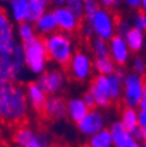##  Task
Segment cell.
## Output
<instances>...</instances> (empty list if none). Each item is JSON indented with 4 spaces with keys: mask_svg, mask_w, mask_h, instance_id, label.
Returning <instances> with one entry per match:
<instances>
[{
    "mask_svg": "<svg viewBox=\"0 0 146 147\" xmlns=\"http://www.w3.org/2000/svg\"><path fill=\"white\" fill-rule=\"evenodd\" d=\"M29 110L24 87L20 83L0 86V122L21 125L29 116Z\"/></svg>",
    "mask_w": 146,
    "mask_h": 147,
    "instance_id": "obj_1",
    "label": "cell"
},
{
    "mask_svg": "<svg viewBox=\"0 0 146 147\" xmlns=\"http://www.w3.org/2000/svg\"><path fill=\"white\" fill-rule=\"evenodd\" d=\"M42 40L49 61L55 63L58 67H66L75 51V45L70 34L57 30L43 37Z\"/></svg>",
    "mask_w": 146,
    "mask_h": 147,
    "instance_id": "obj_2",
    "label": "cell"
},
{
    "mask_svg": "<svg viewBox=\"0 0 146 147\" xmlns=\"http://www.w3.org/2000/svg\"><path fill=\"white\" fill-rule=\"evenodd\" d=\"M21 43H16L11 50L0 53V79L4 83H18L25 72Z\"/></svg>",
    "mask_w": 146,
    "mask_h": 147,
    "instance_id": "obj_3",
    "label": "cell"
},
{
    "mask_svg": "<svg viewBox=\"0 0 146 147\" xmlns=\"http://www.w3.org/2000/svg\"><path fill=\"white\" fill-rule=\"evenodd\" d=\"M22 55H24L25 68L29 70L33 75L38 76L48 70L49 58L43 45V40L36 36L32 40L21 43Z\"/></svg>",
    "mask_w": 146,
    "mask_h": 147,
    "instance_id": "obj_4",
    "label": "cell"
},
{
    "mask_svg": "<svg viewBox=\"0 0 146 147\" xmlns=\"http://www.w3.org/2000/svg\"><path fill=\"white\" fill-rule=\"evenodd\" d=\"M84 22L92 29L94 37L108 41L116 34V17L108 8L100 7L90 17L84 18Z\"/></svg>",
    "mask_w": 146,
    "mask_h": 147,
    "instance_id": "obj_5",
    "label": "cell"
},
{
    "mask_svg": "<svg viewBox=\"0 0 146 147\" xmlns=\"http://www.w3.org/2000/svg\"><path fill=\"white\" fill-rule=\"evenodd\" d=\"M146 97V86L143 76L126 71L122 79V96L124 107L137 108L138 104Z\"/></svg>",
    "mask_w": 146,
    "mask_h": 147,
    "instance_id": "obj_6",
    "label": "cell"
},
{
    "mask_svg": "<svg viewBox=\"0 0 146 147\" xmlns=\"http://www.w3.org/2000/svg\"><path fill=\"white\" fill-rule=\"evenodd\" d=\"M12 142L16 147H49L52 138L43 130H36L29 125H17L13 130Z\"/></svg>",
    "mask_w": 146,
    "mask_h": 147,
    "instance_id": "obj_7",
    "label": "cell"
},
{
    "mask_svg": "<svg viewBox=\"0 0 146 147\" xmlns=\"http://www.w3.org/2000/svg\"><path fill=\"white\" fill-rule=\"evenodd\" d=\"M67 67V74L73 80L78 83H86L91 79L94 74V61L87 51H74Z\"/></svg>",
    "mask_w": 146,
    "mask_h": 147,
    "instance_id": "obj_8",
    "label": "cell"
},
{
    "mask_svg": "<svg viewBox=\"0 0 146 147\" xmlns=\"http://www.w3.org/2000/svg\"><path fill=\"white\" fill-rule=\"evenodd\" d=\"M36 83L45 91L48 96L59 95V92L66 86V74L61 68L46 70L43 74L37 76Z\"/></svg>",
    "mask_w": 146,
    "mask_h": 147,
    "instance_id": "obj_9",
    "label": "cell"
},
{
    "mask_svg": "<svg viewBox=\"0 0 146 147\" xmlns=\"http://www.w3.org/2000/svg\"><path fill=\"white\" fill-rule=\"evenodd\" d=\"M107 127V119L104 113L100 109L94 108L87 112L84 117L80 119L79 122H76V129L82 135L90 138L91 135L99 133L100 130Z\"/></svg>",
    "mask_w": 146,
    "mask_h": 147,
    "instance_id": "obj_10",
    "label": "cell"
},
{
    "mask_svg": "<svg viewBox=\"0 0 146 147\" xmlns=\"http://www.w3.org/2000/svg\"><path fill=\"white\" fill-rule=\"evenodd\" d=\"M88 92L92 95L95 100V107L97 109H107L113 104L109 95V87L107 75H96L94 76L92 82L90 83Z\"/></svg>",
    "mask_w": 146,
    "mask_h": 147,
    "instance_id": "obj_11",
    "label": "cell"
},
{
    "mask_svg": "<svg viewBox=\"0 0 146 147\" xmlns=\"http://www.w3.org/2000/svg\"><path fill=\"white\" fill-rule=\"evenodd\" d=\"M52 13L55 18V24H57L58 32L71 34L79 29V25L82 20L73 11H70V9L67 8V7H65V5L54 7Z\"/></svg>",
    "mask_w": 146,
    "mask_h": 147,
    "instance_id": "obj_12",
    "label": "cell"
},
{
    "mask_svg": "<svg viewBox=\"0 0 146 147\" xmlns=\"http://www.w3.org/2000/svg\"><path fill=\"white\" fill-rule=\"evenodd\" d=\"M108 47H109V58L117 67H124L128 64V62L130 61V50L128 49L126 42L121 36L115 34L108 41Z\"/></svg>",
    "mask_w": 146,
    "mask_h": 147,
    "instance_id": "obj_13",
    "label": "cell"
},
{
    "mask_svg": "<svg viewBox=\"0 0 146 147\" xmlns=\"http://www.w3.org/2000/svg\"><path fill=\"white\" fill-rule=\"evenodd\" d=\"M17 43L12 20L0 8V53L8 51Z\"/></svg>",
    "mask_w": 146,
    "mask_h": 147,
    "instance_id": "obj_14",
    "label": "cell"
},
{
    "mask_svg": "<svg viewBox=\"0 0 146 147\" xmlns=\"http://www.w3.org/2000/svg\"><path fill=\"white\" fill-rule=\"evenodd\" d=\"M41 114L50 121H61L66 118V100L59 95L48 96Z\"/></svg>",
    "mask_w": 146,
    "mask_h": 147,
    "instance_id": "obj_15",
    "label": "cell"
},
{
    "mask_svg": "<svg viewBox=\"0 0 146 147\" xmlns=\"http://www.w3.org/2000/svg\"><path fill=\"white\" fill-rule=\"evenodd\" d=\"M24 91H25V97H26L29 109L41 114L43 107H45L46 98H48V95L45 93V91L37 84L36 80L28 83L25 86Z\"/></svg>",
    "mask_w": 146,
    "mask_h": 147,
    "instance_id": "obj_16",
    "label": "cell"
},
{
    "mask_svg": "<svg viewBox=\"0 0 146 147\" xmlns=\"http://www.w3.org/2000/svg\"><path fill=\"white\" fill-rule=\"evenodd\" d=\"M112 137L113 147H141L142 143H138L130 135V133L121 125L120 121H115L108 127Z\"/></svg>",
    "mask_w": 146,
    "mask_h": 147,
    "instance_id": "obj_17",
    "label": "cell"
},
{
    "mask_svg": "<svg viewBox=\"0 0 146 147\" xmlns=\"http://www.w3.org/2000/svg\"><path fill=\"white\" fill-rule=\"evenodd\" d=\"M8 13L12 22L20 24L22 21H28L29 17V4L28 0H9L8 3Z\"/></svg>",
    "mask_w": 146,
    "mask_h": 147,
    "instance_id": "obj_18",
    "label": "cell"
},
{
    "mask_svg": "<svg viewBox=\"0 0 146 147\" xmlns=\"http://www.w3.org/2000/svg\"><path fill=\"white\" fill-rule=\"evenodd\" d=\"M126 71L124 67H116L115 72L111 75H107V80H108V87H109V95L112 102H117L121 100L122 96V79Z\"/></svg>",
    "mask_w": 146,
    "mask_h": 147,
    "instance_id": "obj_19",
    "label": "cell"
},
{
    "mask_svg": "<svg viewBox=\"0 0 146 147\" xmlns=\"http://www.w3.org/2000/svg\"><path fill=\"white\" fill-rule=\"evenodd\" d=\"M88 110L82 97H73L66 101V117L74 123L79 122Z\"/></svg>",
    "mask_w": 146,
    "mask_h": 147,
    "instance_id": "obj_20",
    "label": "cell"
},
{
    "mask_svg": "<svg viewBox=\"0 0 146 147\" xmlns=\"http://www.w3.org/2000/svg\"><path fill=\"white\" fill-rule=\"evenodd\" d=\"M34 30H36V34L41 38L49 36L52 33H55L58 30L57 24H55V18L53 16L52 11H48L46 13H43L40 18H37L36 21L33 22Z\"/></svg>",
    "mask_w": 146,
    "mask_h": 147,
    "instance_id": "obj_21",
    "label": "cell"
},
{
    "mask_svg": "<svg viewBox=\"0 0 146 147\" xmlns=\"http://www.w3.org/2000/svg\"><path fill=\"white\" fill-rule=\"evenodd\" d=\"M122 38L125 40L126 46L130 50V53H137L138 54L145 47V33L134 29V28H130Z\"/></svg>",
    "mask_w": 146,
    "mask_h": 147,
    "instance_id": "obj_22",
    "label": "cell"
},
{
    "mask_svg": "<svg viewBox=\"0 0 146 147\" xmlns=\"http://www.w3.org/2000/svg\"><path fill=\"white\" fill-rule=\"evenodd\" d=\"M86 147H113L112 137L108 130V127L100 130L99 133L91 135L87 141V146Z\"/></svg>",
    "mask_w": 146,
    "mask_h": 147,
    "instance_id": "obj_23",
    "label": "cell"
},
{
    "mask_svg": "<svg viewBox=\"0 0 146 147\" xmlns=\"http://www.w3.org/2000/svg\"><path fill=\"white\" fill-rule=\"evenodd\" d=\"M90 46H91V53H92V59L96 58H108L109 57V47H108V42L97 37H92L90 40Z\"/></svg>",
    "mask_w": 146,
    "mask_h": 147,
    "instance_id": "obj_24",
    "label": "cell"
},
{
    "mask_svg": "<svg viewBox=\"0 0 146 147\" xmlns=\"http://www.w3.org/2000/svg\"><path fill=\"white\" fill-rule=\"evenodd\" d=\"M120 122L124 126L128 131H132L137 123V109L136 108H129V107H124L121 109V118Z\"/></svg>",
    "mask_w": 146,
    "mask_h": 147,
    "instance_id": "obj_25",
    "label": "cell"
},
{
    "mask_svg": "<svg viewBox=\"0 0 146 147\" xmlns=\"http://www.w3.org/2000/svg\"><path fill=\"white\" fill-rule=\"evenodd\" d=\"M29 4V17L28 21L33 24L37 18H40L43 13L48 12V5L43 0H28Z\"/></svg>",
    "mask_w": 146,
    "mask_h": 147,
    "instance_id": "obj_26",
    "label": "cell"
},
{
    "mask_svg": "<svg viewBox=\"0 0 146 147\" xmlns=\"http://www.w3.org/2000/svg\"><path fill=\"white\" fill-rule=\"evenodd\" d=\"M92 61H94V71H96L97 75H111L115 72L116 67H117L109 57L108 58H96Z\"/></svg>",
    "mask_w": 146,
    "mask_h": 147,
    "instance_id": "obj_27",
    "label": "cell"
},
{
    "mask_svg": "<svg viewBox=\"0 0 146 147\" xmlns=\"http://www.w3.org/2000/svg\"><path fill=\"white\" fill-rule=\"evenodd\" d=\"M15 33L17 34L18 40L21 41L20 43L22 42H26V41L32 40L33 37H36V30H34V26L32 22L29 21H22L20 24H17V28H16Z\"/></svg>",
    "mask_w": 146,
    "mask_h": 147,
    "instance_id": "obj_28",
    "label": "cell"
},
{
    "mask_svg": "<svg viewBox=\"0 0 146 147\" xmlns=\"http://www.w3.org/2000/svg\"><path fill=\"white\" fill-rule=\"evenodd\" d=\"M145 71H146L145 59H143L142 55L137 54L133 59H132V72L138 74V75L143 76V75H145Z\"/></svg>",
    "mask_w": 146,
    "mask_h": 147,
    "instance_id": "obj_29",
    "label": "cell"
},
{
    "mask_svg": "<svg viewBox=\"0 0 146 147\" xmlns=\"http://www.w3.org/2000/svg\"><path fill=\"white\" fill-rule=\"evenodd\" d=\"M99 8H100V4L97 3L96 0H83V18L82 20L90 17Z\"/></svg>",
    "mask_w": 146,
    "mask_h": 147,
    "instance_id": "obj_30",
    "label": "cell"
},
{
    "mask_svg": "<svg viewBox=\"0 0 146 147\" xmlns=\"http://www.w3.org/2000/svg\"><path fill=\"white\" fill-rule=\"evenodd\" d=\"M65 7L73 11L80 20L83 18V0H65Z\"/></svg>",
    "mask_w": 146,
    "mask_h": 147,
    "instance_id": "obj_31",
    "label": "cell"
},
{
    "mask_svg": "<svg viewBox=\"0 0 146 147\" xmlns=\"http://www.w3.org/2000/svg\"><path fill=\"white\" fill-rule=\"evenodd\" d=\"M130 26L145 33V30H146V16H145V12H141L140 11V12L136 13L134 17H133V22H132Z\"/></svg>",
    "mask_w": 146,
    "mask_h": 147,
    "instance_id": "obj_32",
    "label": "cell"
},
{
    "mask_svg": "<svg viewBox=\"0 0 146 147\" xmlns=\"http://www.w3.org/2000/svg\"><path fill=\"white\" fill-rule=\"evenodd\" d=\"M129 133H130V135L138 142V143H145V141H146V127H141V126L137 125L132 131H129Z\"/></svg>",
    "mask_w": 146,
    "mask_h": 147,
    "instance_id": "obj_33",
    "label": "cell"
},
{
    "mask_svg": "<svg viewBox=\"0 0 146 147\" xmlns=\"http://www.w3.org/2000/svg\"><path fill=\"white\" fill-rule=\"evenodd\" d=\"M130 24L128 21H125V20H121V21H116V34H119V36L124 37L125 33L130 29Z\"/></svg>",
    "mask_w": 146,
    "mask_h": 147,
    "instance_id": "obj_34",
    "label": "cell"
},
{
    "mask_svg": "<svg viewBox=\"0 0 146 147\" xmlns=\"http://www.w3.org/2000/svg\"><path fill=\"white\" fill-rule=\"evenodd\" d=\"M137 109V123L141 127H146V108H136Z\"/></svg>",
    "mask_w": 146,
    "mask_h": 147,
    "instance_id": "obj_35",
    "label": "cell"
},
{
    "mask_svg": "<svg viewBox=\"0 0 146 147\" xmlns=\"http://www.w3.org/2000/svg\"><path fill=\"white\" fill-rule=\"evenodd\" d=\"M82 100L84 101V104L87 105V108H88V109H94V108H96V107H95V100H94V97H92V95L88 91L84 92V95H83Z\"/></svg>",
    "mask_w": 146,
    "mask_h": 147,
    "instance_id": "obj_36",
    "label": "cell"
},
{
    "mask_svg": "<svg viewBox=\"0 0 146 147\" xmlns=\"http://www.w3.org/2000/svg\"><path fill=\"white\" fill-rule=\"evenodd\" d=\"M121 1L126 7H129V8H132V9H140L141 0H121Z\"/></svg>",
    "mask_w": 146,
    "mask_h": 147,
    "instance_id": "obj_37",
    "label": "cell"
},
{
    "mask_svg": "<svg viewBox=\"0 0 146 147\" xmlns=\"http://www.w3.org/2000/svg\"><path fill=\"white\" fill-rule=\"evenodd\" d=\"M83 34H84V37H86V38H88V40H91L92 37H94L92 29L87 24H86V22H84V26H83Z\"/></svg>",
    "mask_w": 146,
    "mask_h": 147,
    "instance_id": "obj_38",
    "label": "cell"
},
{
    "mask_svg": "<svg viewBox=\"0 0 146 147\" xmlns=\"http://www.w3.org/2000/svg\"><path fill=\"white\" fill-rule=\"evenodd\" d=\"M97 3L100 4V7H104V8H113V3L112 0H96Z\"/></svg>",
    "mask_w": 146,
    "mask_h": 147,
    "instance_id": "obj_39",
    "label": "cell"
},
{
    "mask_svg": "<svg viewBox=\"0 0 146 147\" xmlns=\"http://www.w3.org/2000/svg\"><path fill=\"white\" fill-rule=\"evenodd\" d=\"M50 3L54 7H62L65 5V0H50Z\"/></svg>",
    "mask_w": 146,
    "mask_h": 147,
    "instance_id": "obj_40",
    "label": "cell"
},
{
    "mask_svg": "<svg viewBox=\"0 0 146 147\" xmlns=\"http://www.w3.org/2000/svg\"><path fill=\"white\" fill-rule=\"evenodd\" d=\"M112 3H113V8H115V7H119V5H121V4H122V1H121V0H112Z\"/></svg>",
    "mask_w": 146,
    "mask_h": 147,
    "instance_id": "obj_41",
    "label": "cell"
},
{
    "mask_svg": "<svg viewBox=\"0 0 146 147\" xmlns=\"http://www.w3.org/2000/svg\"><path fill=\"white\" fill-rule=\"evenodd\" d=\"M9 0H0V5H3V4H7Z\"/></svg>",
    "mask_w": 146,
    "mask_h": 147,
    "instance_id": "obj_42",
    "label": "cell"
},
{
    "mask_svg": "<svg viewBox=\"0 0 146 147\" xmlns=\"http://www.w3.org/2000/svg\"><path fill=\"white\" fill-rule=\"evenodd\" d=\"M0 147H5V144H4V142L1 141V138H0Z\"/></svg>",
    "mask_w": 146,
    "mask_h": 147,
    "instance_id": "obj_43",
    "label": "cell"
},
{
    "mask_svg": "<svg viewBox=\"0 0 146 147\" xmlns=\"http://www.w3.org/2000/svg\"><path fill=\"white\" fill-rule=\"evenodd\" d=\"M49 147H61V146H59V144H55V143H52Z\"/></svg>",
    "mask_w": 146,
    "mask_h": 147,
    "instance_id": "obj_44",
    "label": "cell"
},
{
    "mask_svg": "<svg viewBox=\"0 0 146 147\" xmlns=\"http://www.w3.org/2000/svg\"><path fill=\"white\" fill-rule=\"evenodd\" d=\"M43 1H45L46 4H50V0H43Z\"/></svg>",
    "mask_w": 146,
    "mask_h": 147,
    "instance_id": "obj_45",
    "label": "cell"
},
{
    "mask_svg": "<svg viewBox=\"0 0 146 147\" xmlns=\"http://www.w3.org/2000/svg\"><path fill=\"white\" fill-rule=\"evenodd\" d=\"M141 147H146V144H145V143H142V144H141Z\"/></svg>",
    "mask_w": 146,
    "mask_h": 147,
    "instance_id": "obj_46",
    "label": "cell"
}]
</instances>
